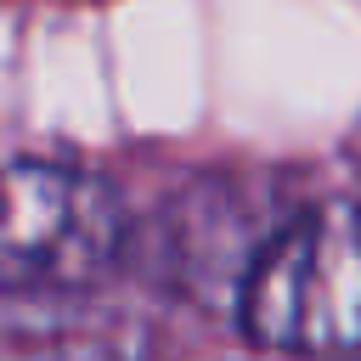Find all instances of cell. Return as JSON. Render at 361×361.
Here are the masks:
<instances>
[{"instance_id":"6da1fadb","label":"cell","mask_w":361,"mask_h":361,"mask_svg":"<svg viewBox=\"0 0 361 361\" xmlns=\"http://www.w3.org/2000/svg\"><path fill=\"white\" fill-rule=\"evenodd\" d=\"M237 316L271 350H361V209L316 203L276 226L243 271Z\"/></svg>"},{"instance_id":"7a4b0ae2","label":"cell","mask_w":361,"mask_h":361,"mask_svg":"<svg viewBox=\"0 0 361 361\" xmlns=\"http://www.w3.org/2000/svg\"><path fill=\"white\" fill-rule=\"evenodd\" d=\"M124 243L118 197L68 164L0 158V293L90 282Z\"/></svg>"}]
</instances>
